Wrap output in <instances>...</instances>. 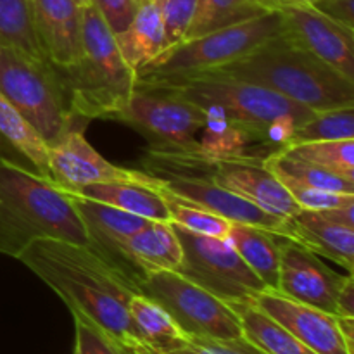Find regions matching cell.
<instances>
[{
  "label": "cell",
  "instance_id": "cell-27",
  "mask_svg": "<svg viewBox=\"0 0 354 354\" xmlns=\"http://www.w3.org/2000/svg\"><path fill=\"white\" fill-rule=\"evenodd\" d=\"M242 327V335L268 354H317L289 330L263 313L254 304L235 308Z\"/></svg>",
  "mask_w": 354,
  "mask_h": 354
},
{
  "label": "cell",
  "instance_id": "cell-38",
  "mask_svg": "<svg viewBox=\"0 0 354 354\" xmlns=\"http://www.w3.org/2000/svg\"><path fill=\"white\" fill-rule=\"evenodd\" d=\"M354 0H318L313 7H317L325 16L332 17L337 23L354 28Z\"/></svg>",
  "mask_w": 354,
  "mask_h": 354
},
{
  "label": "cell",
  "instance_id": "cell-24",
  "mask_svg": "<svg viewBox=\"0 0 354 354\" xmlns=\"http://www.w3.org/2000/svg\"><path fill=\"white\" fill-rule=\"evenodd\" d=\"M75 194L86 197V199L109 204V206L147 218V220L169 223L168 207H166L161 194L154 187L128 182H106L85 185L75 190Z\"/></svg>",
  "mask_w": 354,
  "mask_h": 354
},
{
  "label": "cell",
  "instance_id": "cell-41",
  "mask_svg": "<svg viewBox=\"0 0 354 354\" xmlns=\"http://www.w3.org/2000/svg\"><path fill=\"white\" fill-rule=\"evenodd\" d=\"M73 2H75L76 6L80 7V9H83V7H88V6H92V0H73Z\"/></svg>",
  "mask_w": 354,
  "mask_h": 354
},
{
  "label": "cell",
  "instance_id": "cell-28",
  "mask_svg": "<svg viewBox=\"0 0 354 354\" xmlns=\"http://www.w3.org/2000/svg\"><path fill=\"white\" fill-rule=\"evenodd\" d=\"M279 152L354 182V138L290 144Z\"/></svg>",
  "mask_w": 354,
  "mask_h": 354
},
{
  "label": "cell",
  "instance_id": "cell-34",
  "mask_svg": "<svg viewBox=\"0 0 354 354\" xmlns=\"http://www.w3.org/2000/svg\"><path fill=\"white\" fill-rule=\"evenodd\" d=\"M71 315L76 335L75 354H131L82 313L71 311Z\"/></svg>",
  "mask_w": 354,
  "mask_h": 354
},
{
  "label": "cell",
  "instance_id": "cell-3",
  "mask_svg": "<svg viewBox=\"0 0 354 354\" xmlns=\"http://www.w3.org/2000/svg\"><path fill=\"white\" fill-rule=\"evenodd\" d=\"M204 73L263 86L311 111L354 106V82L282 31L237 61Z\"/></svg>",
  "mask_w": 354,
  "mask_h": 354
},
{
  "label": "cell",
  "instance_id": "cell-20",
  "mask_svg": "<svg viewBox=\"0 0 354 354\" xmlns=\"http://www.w3.org/2000/svg\"><path fill=\"white\" fill-rule=\"evenodd\" d=\"M286 237L353 273L354 228L325 220L315 211L299 209L286 220Z\"/></svg>",
  "mask_w": 354,
  "mask_h": 354
},
{
  "label": "cell",
  "instance_id": "cell-29",
  "mask_svg": "<svg viewBox=\"0 0 354 354\" xmlns=\"http://www.w3.org/2000/svg\"><path fill=\"white\" fill-rule=\"evenodd\" d=\"M0 45L48 62L35 30L30 0H0Z\"/></svg>",
  "mask_w": 354,
  "mask_h": 354
},
{
  "label": "cell",
  "instance_id": "cell-15",
  "mask_svg": "<svg viewBox=\"0 0 354 354\" xmlns=\"http://www.w3.org/2000/svg\"><path fill=\"white\" fill-rule=\"evenodd\" d=\"M252 304L317 354H353L335 315L290 299L275 289H265Z\"/></svg>",
  "mask_w": 354,
  "mask_h": 354
},
{
  "label": "cell",
  "instance_id": "cell-39",
  "mask_svg": "<svg viewBox=\"0 0 354 354\" xmlns=\"http://www.w3.org/2000/svg\"><path fill=\"white\" fill-rule=\"evenodd\" d=\"M337 317L354 318V279L353 273H348L344 283L337 296Z\"/></svg>",
  "mask_w": 354,
  "mask_h": 354
},
{
  "label": "cell",
  "instance_id": "cell-26",
  "mask_svg": "<svg viewBox=\"0 0 354 354\" xmlns=\"http://www.w3.org/2000/svg\"><path fill=\"white\" fill-rule=\"evenodd\" d=\"M279 10L275 0H199L185 38Z\"/></svg>",
  "mask_w": 354,
  "mask_h": 354
},
{
  "label": "cell",
  "instance_id": "cell-17",
  "mask_svg": "<svg viewBox=\"0 0 354 354\" xmlns=\"http://www.w3.org/2000/svg\"><path fill=\"white\" fill-rule=\"evenodd\" d=\"M114 263L133 279L158 272H176L182 263V245L166 221H149L123 239L114 252Z\"/></svg>",
  "mask_w": 354,
  "mask_h": 354
},
{
  "label": "cell",
  "instance_id": "cell-23",
  "mask_svg": "<svg viewBox=\"0 0 354 354\" xmlns=\"http://www.w3.org/2000/svg\"><path fill=\"white\" fill-rule=\"evenodd\" d=\"M227 241L265 283L266 289L277 290L280 268L279 235L266 228L232 221Z\"/></svg>",
  "mask_w": 354,
  "mask_h": 354
},
{
  "label": "cell",
  "instance_id": "cell-25",
  "mask_svg": "<svg viewBox=\"0 0 354 354\" xmlns=\"http://www.w3.org/2000/svg\"><path fill=\"white\" fill-rule=\"evenodd\" d=\"M128 313L145 344L156 354H169L187 341V335L168 311L151 297L135 292L128 303Z\"/></svg>",
  "mask_w": 354,
  "mask_h": 354
},
{
  "label": "cell",
  "instance_id": "cell-37",
  "mask_svg": "<svg viewBox=\"0 0 354 354\" xmlns=\"http://www.w3.org/2000/svg\"><path fill=\"white\" fill-rule=\"evenodd\" d=\"M114 35L121 33L137 14L140 0H92Z\"/></svg>",
  "mask_w": 354,
  "mask_h": 354
},
{
  "label": "cell",
  "instance_id": "cell-6",
  "mask_svg": "<svg viewBox=\"0 0 354 354\" xmlns=\"http://www.w3.org/2000/svg\"><path fill=\"white\" fill-rule=\"evenodd\" d=\"M142 171L151 176L185 175L206 178L273 216L290 218L299 211L289 192L270 171L265 158L259 156L244 152L211 154L204 151L203 145L187 151L147 149L142 158Z\"/></svg>",
  "mask_w": 354,
  "mask_h": 354
},
{
  "label": "cell",
  "instance_id": "cell-35",
  "mask_svg": "<svg viewBox=\"0 0 354 354\" xmlns=\"http://www.w3.org/2000/svg\"><path fill=\"white\" fill-rule=\"evenodd\" d=\"M156 3L165 21L166 47L182 41L196 16L199 0H156Z\"/></svg>",
  "mask_w": 354,
  "mask_h": 354
},
{
  "label": "cell",
  "instance_id": "cell-12",
  "mask_svg": "<svg viewBox=\"0 0 354 354\" xmlns=\"http://www.w3.org/2000/svg\"><path fill=\"white\" fill-rule=\"evenodd\" d=\"M86 123L69 128L57 142L48 145L50 180L61 189L75 192L85 185L128 182L152 187V176L142 169H128L104 159L85 138Z\"/></svg>",
  "mask_w": 354,
  "mask_h": 354
},
{
  "label": "cell",
  "instance_id": "cell-21",
  "mask_svg": "<svg viewBox=\"0 0 354 354\" xmlns=\"http://www.w3.org/2000/svg\"><path fill=\"white\" fill-rule=\"evenodd\" d=\"M0 159L50 178L48 144L26 118L0 95Z\"/></svg>",
  "mask_w": 354,
  "mask_h": 354
},
{
  "label": "cell",
  "instance_id": "cell-31",
  "mask_svg": "<svg viewBox=\"0 0 354 354\" xmlns=\"http://www.w3.org/2000/svg\"><path fill=\"white\" fill-rule=\"evenodd\" d=\"M349 138H354V106L315 111L294 130L287 145L304 144V142L349 140Z\"/></svg>",
  "mask_w": 354,
  "mask_h": 354
},
{
  "label": "cell",
  "instance_id": "cell-19",
  "mask_svg": "<svg viewBox=\"0 0 354 354\" xmlns=\"http://www.w3.org/2000/svg\"><path fill=\"white\" fill-rule=\"evenodd\" d=\"M64 192L68 194L73 207L76 209L83 227H85L90 248L102 258L109 259L111 263H114V252H116L118 244L123 239L130 237L135 232L140 230L142 227H145L149 221H152L118 209L109 204L86 199V197L69 192V190H64Z\"/></svg>",
  "mask_w": 354,
  "mask_h": 354
},
{
  "label": "cell",
  "instance_id": "cell-40",
  "mask_svg": "<svg viewBox=\"0 0 354 354\" xmlns=\"http://www.w3.org/2000/svg\"><path fill=\"white\" fill-rule=\"evenodd\" d=\"M277 7L283 9V7H294V6H315L318 0H275Z\"/></svg>",
  "mask_w": 354,
  "mask_h": 354
},
{
  "label": "cell",
  "instance_id": "cell-36",
  "mask_svg": "<svg viewBox=\"0 0 354 354\" xmlns=\"http://www.w3.org/2000/svg\"><path fill=\"white\" fill-rule=\"evenodd\" d=\"M169 354H268L248 339H204L187 337V341Z\"/></svg>",
  "mask_w": 354,
  "mask_h": 354
},
{
  "label": "cell",
  "instance_id": "cell-32",
  "mask_svg": "<svg viewBox=\"0 0 354 354\" xmlns=\"http://www.w3.org/2000/svg\"><path fill=\"white\" fill-rule=\"evenodd\" d=\"M265 162L273 171L286 173V175L292 176V178L299 180V182L306 183V185L315 187V189L339 194H354V182H349V180L342 178V176L325 171V169L317 168L313 165H308V162L287 158V156H283L279 151H273L272 154L266 156Z\"/></svg>",
  "mask_w": 354,
  "mask_h": 354
},
{
  "label": "cell",
  "instance_id": "cell-11",
  "mask_svg": "<svg viewBox=\"0 0 354 354\" xmlns=\"http://www.w3.org/2000/svg\"><path fill=\"white\" fill-rule=\"evenodd\" d=\"M113 121L128 124L149 142V149L187 151L199 149L196 135L204 130L209 114L196 104L152 86H135L127 106Z\"/></svg>",
  "mask_w": 354,
  "mask_h": 354
},
{
  "label": "cell",
  "instance_id": "cell-8",
  "mask_svg": "<svg viewBox=\"0 0 354 354\" xmlns=\"http://www.w3.org/2000/svg\"><path fill=\"white\" fill-rule=\"evenodd\" d=\"M0 95L52 145L69 128L88 123L69 109L68 93L57 68L17 48L0 45Z\"/></svg>",
  "mask_w": 354,
  "mask_h": 354
},
{
  "label": "cell",
  "instance_id": "cell-10",
  "mask_svg": "<svg viewBox=\"0 0 354 354\" xmlns=\"http://www.w3.org/2000/svg\"><path fill=\"white\" fill-rule=\"evenodd\" d=\"M173 230L182 245V263L176 272L234 310L252 304L266 289L227 239L197 235L176 225Z\"/></svg>",
  "mask_w": 354,
  "mask_h": 354
},
{
  "label": "cell",
  "instance_id": "cell-7",
  "mask_svg": "<svg viewBox=\"0 0 354 354\" xmlns=\"http://www.w3.org/2000/svg\"><path fill=\"white\" fill-rule=\"evenodd\" d=\"M282 31L279 10L183 38L135 71V85L173 82L230 64Z\"/></svg>",
  "mask_w": 354,
  "mask_h": 354
},
{
  "label": "cell",
  "instance_id": "cell-22",
  "mask_svg": "<svg viewBox=\"0 0 354 354\" xmlns=\"http://www.w3.org/2000/svg\"><path fill=\"white\" fill-rule=\"evenodd\" d=\"M114 37L121 55L133 71L161 54L166 48V31L156 0H140L131 23Z\"/></svg>",
  "mask_w": 354,
  "mask_h": 354
},
{
  "label": "cell",
  "instance_id": "cell-18",
  "mask_svg": "<svg viewBox=\"0 0 354 354\" xmlns=\"http://www.w3.org/2000/svg\"><path fill=\"white\" fill-rule=\"evenodd\" d=\"M35 30L48 62L57 69L82 55V9L73 0H30Z\"/></svg>",
  "mask_w": 354,
  "mask_h": 354
},
{
  "label": "cell",
  "instance_id": "cell-4",
  "mask_svg": "<svg viewBox=\"0 0 354 354\" xmlns=\"http://www.w3.org/2000/svg\"><path fill=\"white\" fill-rule=\"evenodd\" d=\"M38 239L90 248L85 227L61 187L0 159V254L17 259Z\"/></svg>",
  "mask_w": 354,
  "mask_h": 354
},
{
  "label": "cell",
  "instance_id": "cell-13",
  "mask_svg": "<svg viewBox=\"0 0 354 354\" xmlns=\"http://www.w3.org/2000/svg\"><path fill=\"white\" fill-rule=\"evenodd\" d=\"M280 268L277 290L294 301L337 317V296L348 275L335 273L299 242L279 235Z\"/></svg>",
  "mask_w": 354,
  "mask_h": 354
},
{
  "label": "cell",
  "instance_id": "cell-33",
  "mask_svg": "<svg viewBox=\"0 0 354 354\" xmlns=\"http://www.w3.org/2000/svg\"><path fill=\"white\" fill-rule=\"evenodd\" d=\"M283 189L289 192L297 207L303 211H325L334 209V207L346 206V204L354 203V194H339V192H328V190L315 189V187L306 185V183L299 182V180L292 178V176L286 175L282 171H273Z\"/></svg>",
  "mask_w": 354,
  "mask_h": 354
},
{
  "label": "cell",
  "instance_id": "cell-2",
  "mask_svg": "<svg viewBox=\"0 0 354 354\" xmlns=\"http://www.w3.org/2000/svg\"><path fill=\"white\" fill-rule=\"evenodd\" d=\"M135 86H152L182 97L209 118L225 121L245 142H268L275 151L287 145L294 130L315 113L263 86L209 73Z\"/></svg>",
  "mask_w": 354,
  "mask_h": 354
},
{
  "label": "cell",
  "instance_id": "cell-14",
  "mask_svg": "<svg viewBox=\"0 0 354 354\" xmlns=\"http://www.w3.org/2000/svg\"><path fill=\"white\" fill-rule=\"evenodd\" d=\"M282 33L354 82V31L313 6L283 7Z\"/></svg>",
  "mask_w": 354,
  "mask_h": 354
},
{
  "label": "cell",
  "instance_id": "cell-9",
  "mask_svg": "<svg viewBox=\"0 0 354 354\" xmlns=\"http://www.w3.org/2000/svg\"><path fill=\"white\" fill-rule=\"evenodd\" d=\"M135 286L138 292L161 304L187 337H244L234 308L178 272L151 273L135 280Z\"/></svg>",
  "mask_w": 354,
  "mask_h": 354
},
{
  "label": "cell",
  "instance_id": "cell-5",
  "mask_svg": "<svg viewBox=\"0 0 354 354\" xmlns=\"http://www.w3.org/2000/svg\"><path fill=\"white\" fill-rule=\"evenodd\" d=\"M82 55L73 66L59 69L69 109L80 120H113L130 100L135 71L127 64L116 37L99 10L82 9Z\"/></svg>",
  "mask_w": 354,
  "mask_h": 354
},
{
  "label": "cell",
  "instance_id": "cell-1",
  "mask_svg": "<svg viewBox=\"0 0 354 354\" xmlns=\"http://www.w3.org/2000/svg\"><path fill=\"white\" fill-rule=\"evenodd\" d=\"M44 280L69 311H78L131 354H156L138 334L128 303L138 292L127 272L88 245L57 239H38L19 256Z\"/></svg>",
  "mask_w": 354,
  "mask_h": 354
},
{
  "label": "cell",
  "instance_id": "cell-30",
  "mask_svg": "<svg viewBox=\"0 0 354 354\" xmlns=\"http://www.w3.org/2000/svg\"><path fill=\"white\" fill-rule=\"evenodd\" d=\"M152 187H154V189L161 194L162 199H165L166 207H168L169 213V223L176 225V227L183 228V230H189L197 235H206V237L214 239L228 237L232 221H228L227 218L220 216V214L216 213H211V211L204 209V207L197 206V204L173 196L168 190L156 185L154 180H152Z\"/></svg>",
  "mask_w": 354,
  "mask_h": 354
},
{
  "label": "cell",
  "instance_id": "cell-16",
  "mask_svg": "<svg viewBox=\"0 0 354 354\" xmlns=\"http://www.w3.org/2000/svg\"><path fill=\"white\" fill-rule=\"evenodd\" d=\"M154 183L161 189L168 190L173 196L183 201L197 204L204 209L216 213L234 223L254 225L266 228L277 235L286 237L287 218L273 216L256 204L249 203L244 197L221 189L216 183L206 178H194L185 175H161L152 176Z\"/></svg>",
  "mask_w": 354,
  "mask_h": 354
}]
</instances>
